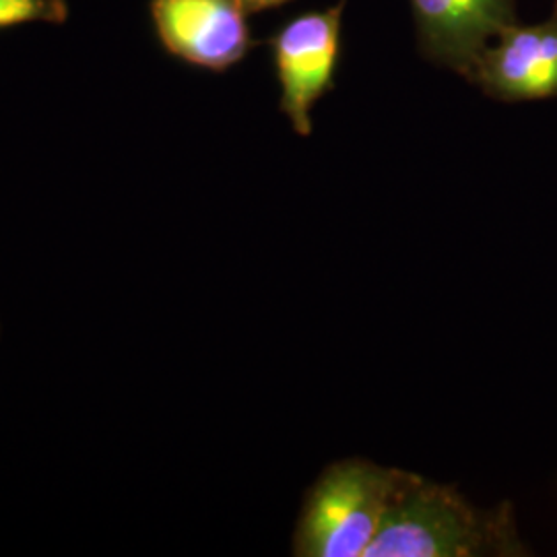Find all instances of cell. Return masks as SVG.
Returning <instances> with one entry per match:
<instances>
[{
    "instance_id": "obj_7",
    "label": "cell",
    "mask_w": 557,
    "mask_h": 557,
    "mask_svg": "<svg viewBox=\"0 0 557 557\" xmlns=\"http://www.w3.org/2000/svg\"><path fill=\"white\" fill-rule=\"evenodd\" d=\"M66 0H0V29L23 23H66Z\"/></svg>"
},
{
    "instance_id": "obj_4",
    "label": "cell",
    "mask_w": 557,
    "mask_h": 557,
    "mask_svg": "<svg viewBox=\"0 0 557 557\" xmlns=\"http://www.w3.org/2000/svg\"><path fill=\"white\" fill-rule=\"evenodd\" d=\"M149 11L165 50L193 66L227 71L252 46L239 0H151Z\"/></svg>"
},
{
    "instance_id": "obj_5",
    "label": "cell",
    "mask_w": 557,
    "mask_h": 557,
    "mask_svg": "<svg viewBox=\"0 0 557 557\" xmlns=\"http://www.w3.org/2000/svg\"><path fill=\"white\" fill-rule=\"evenodd\" d=\"M471 77L498 100L557 96V20L529 27L508 25L498 44L479 57Z\"/></svg>"
},
{
    "instance_id": "obj_6",
    "label": "cell",
    "mask_w": 557,
    "mask_h": 557,
    "mask_svg": "<svg viewBox=\"0 0 557 557\" xmlns=\"http://www.w3.org/2000/svg\"><path fill=\"white\" fill-rule=\"evenodd\" d=\"M419 34L434 59L471 75L490 38L510 23V0H411Z\"/></svg>"
},
{
    "instance_id": "obj_8",
    "label": "cell",
    "mask_w": 557,
    "mask_h": 557,
    "mask_svg": "<svg viewBox=\"0 0 557 557\" xmlns=\"http://www.w3.org/2000/svg\"><path fill=\"white\" fill-rule=\"evenodd\" d=\"M283 2H287V0H239V4L244 7L246 13H259V11L277 7V4H283Z\"/></svg>"
},
{
    "instance_id": "obj_3",
    "label": "cell",
    "mask_w": 557,
    "mask_h": 557,
    "mask_svg": "<svg viewBox=\"0 0 557 557\" xmlns=\"http://www.w3.org/2000/svg\"><path fill=\"white\" fill-rule=\"evenodd\" d=\"M345 4L347 0H338L326 11L301 15L285 25L273 41L281 112L299 137L312 133V110L333 87Z\"/></svg>"
},
{
    "instance_id": "obj_1",
    "label": "cell",
    "mask_w": 557,
    "mask_h": 557,
    "mask_svg": "<svg viewBox=\"0 0 557 557\" xmlns=\"http://www.w3.org/2000/svg\"><path fill=\"white\" fill-rule=\"evenodd\" d=\"M510 504L475 508L457 487L407 473L366 557L522 556Z\"/></svg>"
},
{
    "instance_id": "obj_2",
    "label": "cell",
    "mask_w": 557,
    "mask_h": 557,
    "mask_svg": "<svg viewBox=\"0 0 557 557\" xmlns=\"http://www.w3.org/2000/svg\"><path fill=\"white\" fill-rule=\"evenodd\" d=\"M407 473L368 458L329 465L301 504L294 556L366 557Z\"/></svg>"
}]
</instances>
